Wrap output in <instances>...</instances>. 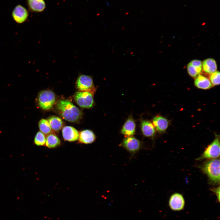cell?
I'll use <instances>...</instances> for the list:
<instances>
[{"mask_svg": "<svg viewBox=\"0 0 220 220\" xmlns=\"http://www.w3.org/2000/svg\"><path fill=\"white\" fill-rule=\"evenodd\" d=\"M207 176L211 184L218 185L220 183V160L219 158L207 160L199 166Z\"/></svg>", "mask_w": 220, "mask_h": 220, "instance_id": "2", "label": "cell"}, {"mask_svg": "<svg viewBox=\"0 0 220 220\" xmlns=\"http://www.w3.org/2000/svg\"><path fill=\"white\" fill-rule=\"evenodd\" d=\"M38 126L40 131L47 134L50 133L52 128L47 120L42 119L39 122Z\"/></svg>", "mask_w": 220, "mask_h": 220, "instance_id": "21", "label": "cell"}, {"mask_svg": "<svg viewBox=\"0 0 220 220\" xmlns=\"http://www.w3.org/2000/svg\"><path fill=\"white\" fill-rule=\"evenodd\" d=\"M209 78L212 85L214 86L219 85L220 82L219 72L216 71L210 74Z\"/></svg>", "mask_w": 220, "mask_h": 220, "instance_id": "23", "label": "cell"}, {"mask_svg": "<svg viewBox=\"0 0 220 220\" xmlns=\"http://www.w3.org/2000/svg\"><path fill=\"white\" fill-rule=\"evenodd\" d=\"M120 146L132 155H134L141 149L142 144L140 140L131 136L125 137L120 144Z\"/></svg>", "mask_w": 220, "mask_h": 220, "instance_id": "6", "label": "cell"}, {"mask_svg": "<svg viewBox=\"0 0 220 220\" xmlns=\"http://www.w3.org/2000/svg\"><path fill=\"white\" fill-rule=\"evenodd\" d=\"M189 74L192 77H196L202 71V62L199 60L195 59L190 62L187 66Z\"/></svg>", "mask_w": 220, "mask_h": 220, "instance_id": "12", "label": "cell"}, {"mask_svg": "<svg viewBox=\"0 0 220 220\" xmlns=\"http://www.w3.org/2000/svg\"><path fill=\"white\" fill-rule=\"evenodd\" d=\"M185 200L183 195L178 193L173 194L170 197L169 205L170 208L174 211H181L184 208Z\"/></svg>", "mask_w": 220, "mask_h": 220, "instance_id": "8", "label": "cell"}, {"mask_svg": "<svg viewBox=\"0 0 220 220\" xmlns=\"http://www.w3.org/2000/svg\"><path fill=\"white\" fill-rule=\"evenodd\" d=\"M194 81V84L198 88L207 90L212 87V85L210 80L206 77L199 74Z\"/></svg>", "mask_w": 220, "mask_h": 220, "instance_id": "17", "label": "cell"}, {"mask_svg": "<svg viewBox=\"0 0 220 220\" xmlns=\"http://www.w3.org/2000/svg\"><path fill=\"white\" fill-rule=\"evenodd\" d=\"M62 136L64 139L69 142H73L79 140V133L74 127L70 126L64 127L62 130Z\"/></svg>", "mask_w": 220, "mask_h": 220, "instance_id": "11", "label": "cell"}, {"mask_svg": "<svg viewBox=\"0 0 220 220\" xmlns=\"http://www.w3.org/2000/svg\"><path fill=\"white\" fill-rule=\"evenodd\" d=\"M168 122L166 118L160 116H156L152 119V124L155 129L160 133H163L166 130Z\"/></svg>", "mask_w": 220, "mask_h": 220, "instance_id": "14", "label": "cell"}, {"mask_svg": "<svg viewBox=\"0 0 220 220\" xmlns=\"http://www.w3.org/2000/svg\"><path fill=\"white\" fill-rule=\"evenodd\" d=\"M27 2L29 9L32 12H42L46 7L44 0H27Z\"/></svg>", "mask_w": 220, "mask_h": 220, "instance_id": "15", "label": "cell"}, {"mask_svg": "<svg viewBox=\"0 0 220 220\" xmlns=\"http://www.w3.org/2000/svg\"><path fill=\"white\" fill-rule=\"evenodd\" d=\"M56 108L62 118L69 122H77L81 119L82 116L81 111L67 100L59 101L56 105Z\"/></svg>", "mask_w": 220, "mask_h": 220, "instance_id": "1", "label": "cell"}, {"mask_svg": "<svg viewBox=\"0 0 220 220\" xmlns=\"http://www.w3.org/2000/svg\"><path fill=\"white\" fill-rule=\"evenodd\" d=\"M211 191L214 193L216 195L218 202L220 201V186L219 185L217 187L210 189Z\"/></svg>", "mask_w": 220, "mask_h": 220, "instance_id": "24", "label": "cell"}, {"mask_svg": "<svg viewBox=\"0 0 220 220\" xmlns=\"http://www.w3.org/2000/svg\"><path fill=\"white\" fill-rule=\"evenodd\" d=\"M74 99L78 105L82 108H90L94 105L92 94L89 92H77L74 95Z\"/></svg>", "mask_w": 220, "mask_h": 220, "instance_id": "5", "label": "cell"}, {"mask_svg": "<svg viewBox=\"0 0 220 220\" xmlns=\"http://www.w3.org/2000/svg\"><path fill=\"white\" fill-rule=\"evenodd\" d=\"M217 68L216 62L213 58L206 59L202 63V69L207 73L211 74L216 71Z\"/></svg>", "mask_w": 220, "mask_h": 220, "instance_id": "18", "label": "cell"}, {"mask_svg": "<svg viewBox=\"0 0 220 220\" xmlns=\"http://www.w3.org/2000/svg\"><path fill=\"white\" fill-rule=\"evenodd\" d=\"M77 88L80 91L94 93L95 88L92 77L89 75H80L76 82Z\"/></svg>", "mask_w": 220, "mask_h": 220, "instance_id": "7", "label": "cell"}, {"mask_svg": "<svg viewBox=\"0 0 220 220\" xmlns=\"http://www.w3.org/2000/svg\"><path fill=\"white\" fill-rule=\"evenodd\" d=\"M37 100L40 108L43 110H49L52 108L55 103V95L51 91L42 90L38 94Z\"/></svg>", "mask_w": 220, "mask_h": 220, "instance_id": "4", "label": "cell"}, {"mask_svg": "<svg viewBox=\"0 0 220 220\" xmlns=\"http://www.w3.org/2000/svg\"><path fill=\"white\" fill-rule=\"evenodd\" d=\"M46 138L44 134L41 131L38 132L34 140L35 144L37 146H43L45 145Z\"/></svg>", "mask_w": 220, "mask_h": 220, "instance_id": "22", "label": "cell"}, {"mask_svg": "<svg viewBox=\"0 0 220 220\" xmlns=\"http://www.w3.org/2000/svg\"><path fill=\"white\" fill-rule=\"evenodd\" d=\"M12 16L14 20L17 23L21 24L27 19L28 13V10L20 5L16 6L13 9Z\"/></svg>", "mask_w": 220, "mask_h": 220, "instance_id": "9", "label": "cell"}, {"mask_svg": "<svg viewBox=\"0 0 220 220\" xmlns=\"http://www.w3.org/2000/svg\"><path fill=\"white\" fill-rule=\"evenodd\" d=\"M136 123L131 115L129 116L123 125L121 133L126 137L133 136L135 133Z\"/></svg>", "mask_w": 220, "mask_h": 220, "instance_id": "10", "label": "cell"}, {"mask_svg": "<svg viewBox=\"0 0 220 220\" xmlns=\"http://www.w3.org/2000/svg\"><path fill=\"white\" fill-rule=\"evenodd\" d=\"M96 138V136L92 131L86 130L80 132L79 140L80 143L88 144L94 141Z\"/></svg>", "mask_w": 220, "mask_h": 220, "instance_id": "16", "label": "cell"}, {"mask_svg": "<svg viewBox=\"0 0 220 220\" xmlns=\"http://www.w3.org/2000/svg\"><path fill=\"white\" fill-rule=\"evenodd\" d=\"M220 149L219 138L217 136L205 149L203 153L196 160H200L218 158L220 156Z\"/></svg>", "mask_w": 220, "mask_h": 220, "instance_id": "3", "label": "cell"}, {"mask_svg": "<svg viewBox=\"0 0 220 220\" xmlns=\"http://www.w3.org/2000/svg\"><path fill=\"white\" fill-rule=\"evenodd\" d=\"M140 128L143 135L146 137L153 138L155 133V129L153 124L149 121L142 119Z\"/></svg>", "mask_w": 220, "mask_h": 220, "instance_id": "13", "label": "cell"}, {"mask_svg": "<svg viewBox=\"0 0 220 220\" xmlns=\"http://www.w3.org/2000/svg\"><path fill=\"white\" fill-rule=\"evenodd\" d=\"M61 145V140L56 135L51 134L47 136L45 145L47 148H54L59 146Z\"/></svg>", "mask_w": 220, "mask_h": 220, "instance_id": "19", "label": "cell"}, {"mask_svg": "<svg viewBox=\"0 0 220 220\" xmlns=\"http://www.w3.org/2000/svg\"><path fill=\"white\" fill-rule=\"evenodd\" d=\"M47 120L51 128L56 131L60 130L63 125V122L62 119L57 116H51L48 118Z\"/></svg>", "mask_w": 220, "mask_h": 220, "instance_id": "20", "label": "cell"}]
</instances>
